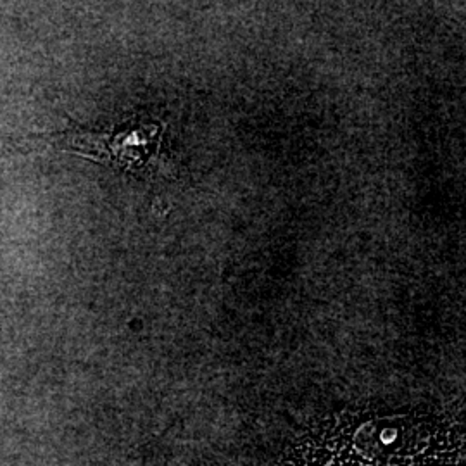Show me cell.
<instances>
[{
  "instance_id": "cell-1",
  "label": "cell",
  "mask_w": 466,
  "mask_h": 466,
  "mask_svg": "<svg viewBox=\"0 0 466 466\" xmlns=\"http://www.w3.org/2000/svg\"><path fill=\"white\" fill-rule=\"evenodd\" d=\"M69 149L109 167L138 171L152 161L159 147L161 128L150 125H128L115 134H65Z\"/></svg>"
}]
</instances>
